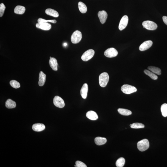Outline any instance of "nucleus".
I'll return each instance as SVG.
<instances>
[{
    "label": "nucleus",
    "instance_id": "obj_1",
    "mask_svg": "<svg viewBox=\"0 0 167 167\" xmlns=\"http://www.w3.org/2000/svg\"><path fill=\"white\" fill-rule=\"evenodd\" d=\"M109 80V76L107 72H103L99 76V81L100 86L102 87L107 86Z\"/></svg>",
    "mask_w": 167,
    "mask_h": 167
},
{
    "label": "nucleus",
    "instance_id": "obj_2",
    "mask_svg": "<svg viewBox=\"0 0 167 167\" xmlns=\"http://www.w3.org/2000/svg\"><path fill=\"white\" fill-rule=\"evenodd\" d=\"M149 146V142L147 139H144L138 142L137 143V147L140 151H144L147 150Z\"/></svg>",
    "mask_w": 167,
    "mask_h": 167
},
{
    "label": "nucleus",
    "instance_id": "obj_3",
    "mask_svg": "<svg viewBox=\"0 0 167 167\" xmlns=\"http://www.w3.org/2000/svg\"><path fill=\"white\" fill-rule=\"evenodd\" d=\"M121 90L124 93L130 94L136 92V88L133 86L128 85H123L121 88Z\"/></svg>",
    "mask_w": 167,
    "mask_h": 167
},
{
    "label": "nucleus",
    "instance_id": "obj_4",
    "mask_svg": "<svg viewBox=\"0 0 167 167\" xmlns=\"http://www.w3.org/2000/svg\"><path fill=\"white\" fill-rule=\"evenodd\" d=\"M82 38V35L81 32L78 31H75L72 34L71 41L72 43H78L81 41Z\"/></svg>",
    "mask_w": 167,
    "mask_h": 167
},
{
    "label": "nucleus",
    "instance_id": "obj_5",
    "mask_svg": "<svg viewBox=\"0 0 167 167\" xmlns=\"http://www.w3.org/2000/svg\"><path fill=\"white\" fill-rule=\"evenodd\" d=\"M142 25L143 27L149 30H155L157 27L156 24L149 20L144 21L142 23Z\"/></svg>",
    "mask_w": 167,
    "mask_h": 167
},
{
    "label": "nucleus",
    "instance_id": "obj_6",
    "mask_svg": "<svg viewBox=\"0 0 167 167\" xmlns=\"http://www.w3.org/2000/svg\"><path fill=\"white\" fill-rule=\"evenodd\" d=\"M95 53L94 50L89 49L85 52L81 56V59L84 61H87L91 59L94 56Z\"/></svg>",
    "mask_w": 167,
    "mask_h": 167
},
{
    "label": "nucleus",
    "instance_id": "obj_7",
    "mask_svg": "<svg viewBox=\"0 0 167 167\" xmlns=\"http://www.w3.org/2000/svg\"><path fill=\"white\" fill-rule=\"evenodd\" d=\"M53 103L57 107L62 108L65 106V103L63 100L59 96H56L53 99Z\"/></svg>",
    "mask_w": 167,
    "mask_h": 167
},
{
    "label": "nucleus",
    "instance_id": "obj_8",
    "mask_svg": "<svg viewBox=\"0 0 167 167\" xmlns=\"http://www.w3.org/2000/svg\"><path fill=\"white\" fill-rule=\"evenodd\" d=\"M104 54L107 57L113 58L117 56L118 52L115 49L110 48L105 50Z\"/></svg>",
    "mask_w": 167,
    "mask_h": 167
},
{
    "label": "nucleus",
    "instance_id": "obj_9",
    "mask_svg": "<svg viewBox=\"0 0 167 167\" xmlns=\"http://www.w3.org/2000/svg\"><path fill=\"white\" fill-rule=\"evenodd\" d=\"M128 21V17L126 15L124 16L121 19L119 25V29L121 31L125 29L126 27Z\"/></svg>",
    "mask_w": 167,
    "mask_h": 167
},
{
    "label": "nucleus",
    "instance_id": "obj_10",
    "mask_svg": "<svg viewBox=\"0 0 167 167\" xmlns=\"http://www.w3.org/2000/svg\"><path fill=\"white\" fill-rule=\"evenodd\" d=\"M36 26L37 28L44 31L49 30L51 28V25L48 22L38 23L36 24Z\"/></svg>",
    "mask_w": 167,
    "mask_h": 167
},
{
    "label": "nucleus",
    "instance_id": "obj_11",
    "mask_svg": "<svg viewBox=\"0 0 167 167\" xmlns=\"http://www.w3.org/2000/svg\"><path fill=\"white\" fill-rule=\"evenodd\" d=\"M153 42L151 40L146 41L141 44L139 47V50L141 51H144L147 50L152 46Z\"/></svg>",
    "mask_w": 167,
    "mask_h": 167
},
{
    "label": "nucleus",
    "instance_id": "obj_12",
    "mask_svg": "<svg viewBox=\"0 0 167 167\" xmlns=\"http://www.w3.org/2000/svg\"><path fill=\"white\" fill-rule=\"evenodd\" d=\"M98 16L100 19L101 23L102 24H103L106 22L108 15L107 12L103 10L100 11L98 12Z\"/></svg>",
    "mask_w": 167,
    "mask_h": 167
},
{
    "label": "nucleus",
    "instance_id": "obj_13",
    "mask_svg": "<svg viewBox=\"0 0 167 167\" xmlns=\"http://www.w3.org/2000/svg\"><path fill=\"white\" fill-rule=\"evenodd\" d=\"M49 64L50 67L53 70L56 71L58 70V63L57 60L54 58L50 57Z\"/></svg>",
    "mask_w": 167,
    "mask_h": 167
},
{
    "label": "nucleus",
    "instance_id": "obj_14",
    "mask_svg": "<svg viewBox=\"0 0 167 167\" xmlns=\"http://www.w3.org/2000/svg\"><path fill=\"white\" fill-rule=\"evenodd\" d=\"M88 90V85L87 84L85 83L81 90V95L83 98L86 99L87 97Z\"/></svg>",
    "mask_w": 167,
    "mask_h": 167
},
{
    "label": "nucleus",
    "instance_id": "obj_15",
    "mask_svg": "<svg viewBox=\"0 0 167 167\" xmlns=\"http://www.w3.org/2000/svg\"><path fill=\"white\" fill-rule=\"evenodd\" d=\"M86 117L92 120H95L98 119V116L95 111H88L86 114Z\"/></svg>",
    "mask_w": 167,
    "mask_h": 167
},
{
    "label": "nucleus",
    "instance_id": "obj_16",
    "mask_svg": "<svg viewBox=\"0 0 167 167\" xmlns=\"http://www.w3.org/2000/svg\"><path fill=\"white\" fill-rule=\"evenodd\" d=\"M46 75L42 71L39 73V86H42L45 84L46 81Z\"/></svg>",
    "mask_w": 167,
    "mask_h": 167
},
{
    "label": "nucleus",
    "instance_id": "obj_17",
    "mask_svg": "<svg viewBox=\"0 0 167 167\" xmlns=\"http://www.w3.org/2000/svg\"><path fill=\"white\" fill-rule=\"evenodd\" d=\"M45 126L43 124L37 123L34 124L32 126L33 130L36 132H41L45 130Z\"/></svg>",
    "mask_w": 167,
    "mask_h": 167
},
{
    "label": "nucleus",
    "instance_id": "obj_18",
    "mask_svg": "<svg viewBox=\"0 0 167 167\" xmlns=\"http://www.w3.org/2000/svg\"><path fill=\"white\" fill-rule=\"evenodd\" d=\"M45 13L47 14L55 17L59 16V14L57 11L51 9H47L45 11Z\"/></svg>",
    "mask_w": 167,
    "mask_h": 167
},
{
    "label": "nucleus",
    "instance_id": "obj_19",
    "mask_svg": "<svg viewBox=\"0 0 167 167\" xmlns=\"http://www.w3.org/2000/svg\"><path fill=\"white\" fill-rule=\"evenodd\" d=\"M95 143L98 146L104 145L106 143L107 140L106 138L101 137H97L95 139Z\"/></svg>",
    "mask_w": 167,
    "mask_h": 167
},
{
    "label": "nucleus",
    "instance_id": "obj_20",
    "mask_svg": "<svg viewBox=\"0 0 167 167\" xmlns=\"http://www.w3.org/2000/svg\"><path fill=\"white\" fill-rule=\"evenodd\" d=\"M26 11V8L24 6H22L18 5L15 7L14 12L16 14H23Z\"/></svg>",
    "mask_w": 167,
    "mask_h": 167
},
{
    "label": "nucleus",
    "instance_id": "obj_21",
    "mask_svg": "<svg viewBox=\"0 0 167 167\" xmlns=\"http://www.w3.org/2000/svg\"><path fill=\"white\" fill-rule=\"evenodd\" d=\"M5 105L6 108L8 109H12L15 108L16 104L14 101L9 99L6 102Z\"/></svg>",
    "mask_w": 167,
    "mask_h": 167
},
{
    "label": "nucleus",
    "instance_id": "obj_22",
    "mask_svg": "<svg viewBox=\"0 0 167 167\" xmlns=\"http://www.w3.org/2000/svg\"><path fill=\"white\" fill-rule=\"evenodd\" d=\"M79 9L80 12L82 13H85L87 11V7L86 4L81 2H80L78 3Z\"/></svg>",
    "mask_w": 167,
    "mask_h": 167
},
{
    "label": "nucleus",
    "instance_id": "obj_23",
    "mask_svg": "<svg viewBox=\"0 0 167 167\" xmlns=\"http://www.w3.org/2000/svg\"><path fill=\"white\" fill-rule=\"evenodd\" d=\"M148 69L154 74L158 75H160L161 74V71L160 69L158 67L150 66L148 67Z\"/></svg>",
    "mask_w": 167,
    "mask_h": 167
},
{
    "label": "nucleus",
    "instance_id": "obj_24",
    "mask_svg": "<svg viewBox=\"0 0 167 167\" xmlns=\"http://www.w3.org/2000/svg\"><path fill=\"white\" fill-rule=\"evenodd\" d=\"M118 111L120 114L123 116H128L132 114L131 111L130 110L125 109L119 108L118 110Z\"/></svg>",
    "mask_w": 167,
    "mask_h": 167
},
{
    "label": "nucleus",
    "instance_id": "obj_25",
    "mask_svg": "<svg viewBox=\"0 0 167 167\" xmlns=\"http://www.w3.org/2000/svg\"><path fill=\"white\" fill-rule=\"evenodd\" d=\"M144 72L146 74L148 75L152 79L154 80H156L158 78V77L155 74L153 73V72H151V71L148 70H144Z\"/></svg>",
    "mask_w": 167,
    "mask_h": 167
},
{
    "label": "nucleus",
    "instance_id": "obj_26",
    "mask_svg": "<svg viewBox=\"0 0 167 167\" xmlns=\"http://www.w3.org/2000/svg\"><path fill=\"white\" fill-rule=\"evenodd\" d=\"M125 163V160L123 157H120L118 159L116 162V165L117 167L124 166Z\"/></svg>",
    "mask_w": 167,
    "mask_h": 167
},
{
    "label": "nucleus",
    "instance_id": "obj_27",
    "mask_svg": "<svg viewBox=\"0 0 167 167\" xmlns=\"http://www.w3.org/2000/svg\"><path fill=\"white\" fill-rule=\"evenodd\" d=\"M162 115L164 117L167 116V104L164 103L161 105V108Z\"/></svg>",
    "mask_w": 167,
    "mask_h": 167
},
{
    "label": "nucleus",
    "instance_id": "obj_28",
    "mask_svg": "<svg viewBox=\"0 0 167 167\" xmlns=\"http://www.w3.org/2000/svg\"><path fill=\"white\" fill-rule=\"evenodd\" d=\"M130 127L132 128L138 129L143 128L145 127L144 124L141 123H134L130 124Z\"/></svg>",
    "mask_w": 167,
    "mask_h": 167
},
{
    "label": "nucleus",
    "instance_id": "obj_29",
    "mask_svg": "<svg viewBox=\"0 0 167 167\" xmlns=\"http://www.w3.org/2000/svg\"><path fill=\"white\" fill-rule=\"evenodd\" d=\"M10 84L12 87L15 89L19 88L20 86L19 83L14 80H12L10 82Z\"/></svg>",
    "mask_w": 167,
    "mask_h": 167
},
{
    "label": "nucleus",
    "instance_id": "obj_30",
    "mask_svg": "<svg viewBox=\"0 0 167 167\" xmlns=\"http://www.w3.org/2000/svg\"><path fill=\"white\" fill-rule=\"evenodd\" d=\"M38 23H47L48 22H50L53 23H56L57 21L55 20H45L44 19H43L42 18H39L37 20Z\"/></svg>",
    "mask_w": 167,
    "mask_h": 167
},
{
    "label": "nucleus",
    "instance_id": "obj_31",
    "mask_svg": "<svg viewBox=\"0 0 167 167\" xmlns=\"http://www.w3.org/2000/svg\"><path fill=\"white\" fill-rule=\"evenodd\" d=\"M5 9V6L3 3L0 4V17H2L4 15Z\"/></svg>",
    "mask_w": 167,
    "mask_h": 167
},
{
    "label": "nucleus",
    "instance_id": "obj_32",
    "mask_svg": "<svg viewBox=\"0 0 167 167\" xmlns=\"http://www.w3.org/2000/svg\"><path fill=\"white\" fill-rule=\"evenodd\" d=\"M75 165L77 167H87V166L84 163L81 161H78L75 162Z\"/></svg>",
    "mask_w": 167,
    "mask_h": 167
},
{
    "label": "nucleus",
    "instance_id": "obj_33",
    "mask_svg": "<svg viewBox=\"0 0 167 167\" xmlns=\"http://www.w3.org/2000/svg\"><path fill=\"white\" fill-rule=\"evenodd\" d=\"M163 19L164 22L167 26V17L164 16L163 17Z\"/></svg>",
    "mask_w": 167,
    "mask_h": 167
},
{
    "label": "nucleus",
    "instance_id": "obj_34",
    "mask_svg": "<svg viewBox=\"0 0 167 167\" xmlns=\"http://www.w3.org/2000/svg\"><path fill=\"white\" fill-rule=\"evenodd\" d=\"M64 46H67V44L66 43H64Z\"/></svg>",
    "mask_w": 167,
    "mask_h": 167
}]
</instances>
